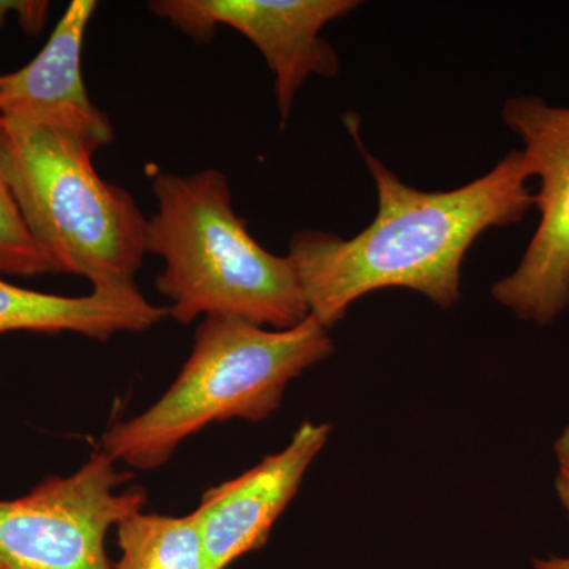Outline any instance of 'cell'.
<instances>
[{"mask_svg":"<svg viewBox=\"0 0 569 569\" xmlns=\"http://www.w3.org/2000/svg\"><path fill=\"white\" fill-rule=\"evenodd\" d=\"M535 569H569V557H550V559H535Z\"/></svg>","mask_w":569,"mask_h":569,"instance_id":"obj_15","label":"cell"},{"mask_svg":"<svg viewBox=\"0 0 569 569\" xmlns=\"http://www.w3.org/2000/svg\"><path fill=\"white\" fill-rule=\"evenodd\" d=\"M0 274H56L54 266L26 227L9 182L0 167Z\"/></svg>","mask_w":569,"mask_h":569,"instance_id":"obj_12","label":"cell"},{"mask_svg":"<svg viewBox=\"0 0 569 569\" xmlns=\"http://www.w3.org/2000/svg\"><path fill=\"white\" fill-rule=\"evenodd\" d=\"M553 451H556L557 462H559L556 489L561 505L567 509L569 518V425L565 427L563 432L557 438Z\"/></svg>","mask_w":569,"mask_h":569,"instance_id":"obj_14","label":"cell"},{"mask_svg":"<svg viewBox=\"0 0 569 569\" xmlns=\"http://www.w3.org/2000/svg\"><path fill=\"white\" fill-rule=\"evenodd\" d=\"M329 436L331 426L302 422L282 451L206 490L193 511L204 569H227L246 553L263 548Z\"/></svg>","mask_w":569,"mask_h":569,"instance_id":"obj_8","label":"cell"},{"mask_svg":"<svg viewBox=\"0 0 569 569\" xmlns=\"http://www.w3.org/2000/svg\"><path fill=\"white\" fill-rule=\"evenodd\" d=\"M121 557L112 569H204L203 546L193 512L138 511L118 523Z\"/></svg>","mask_w":569,"mask_h":569,"instance_id":"obj_11","label":"cell"},{"mask_svg":"<svg viewBox=\"0 0 569 569\" xmlns=\"http://www.w3.org/2000/svg\"><path fill=\"white\" fill-rule=\"evenodd\" d=\"M356 0H157L149 9L197 43H209L219 26L252 41L276 77L280 126L293 111L307 78H335L339 56L320 32L358 9Z\"/></svg>","mask_w":569,"mask_h":569,"instance_id":"obj_7","label":"cell"},{"mask_svg":"<svg viewBox=\"0 0 569 569\" xmlns=\"http://www.w3.org/2000/svg\"><path fill=\"white\" fill-rule=\"evenodd\" d=\"M152 192L157 212L148 220L146 252L163 260L156 284L173 302V320L231 317L290 329L310 316L290 258L258 244L234 211L222 171L162 173Z\"/></svg>","mask_w":569,"mask_h":569,"instance_id":"obj_2","label":"cell"},{"mask_svg":"<svg viewBox=\"0 0 569 569\" xmlns=\"http://www.w3.org/2000/svg\"><path fill=\"white\" fill-rule=\"evenodd\" d=\"M328 331L312 316L290 329L203 318L173 385L148 410L112 425L103 436V451L118 463L156 470L183 440L213 422L264 421L295 378L332 355Z\"/></svg>","mask_w":569,"mask_h":569,"instance_id":"obj_3","label":"cell"},{"mask_svg":"<svg viewBox=\"0 0 569 569\" xmlns=\"http://www.w3.org/2000/svg\"><path fill=\"white\" fill-rule=\"evenodd\" d=\"M501 119L522 141L530 179H538L539 223L518 268L493 283L492 298L522 320L550 326L569 306V107L509 97Z\"/></svg>","mask_w":569,"mask_h":569,"instance_id":"obj_6","label":"cell"},{"mask_svg":"<svg viewBox=\"0 0 569 569\" xmlns=\"http://www.w3.org/2000/svg\"><path fill=\"white\" fill-rule=\"evenodd\" d=\"M358 142L377 187L376 219L355 238L305 230L290 241V258L310 316L331 329L348 307L383 288H407L440 309L460 298V268L479 236L522 222L535 206L522 153L511 151L477 181L447 192H425Z\"/></svg>","mask_w":569,"mask_h":569,"instance_id":"obj_1","label":"cell"},{"mask_svg":"<svg viewBox=\"0 0 569 569\" xmlns=\"http://www.w3.org/2000/svg\"><path fill=\"white\" fill-rule=\"evenodd\" d=\"M168 316L138 288L92 290L91 295L40 293L0 279V335L13 331L62 335L74 332L108 340L121 332L148 331Z\"/></svg>","mask_w":569,"mask_h":569,"instance_id":"obj_10","label":"cell"},{"mask_svg":"<svg viewBox=\"0 0 569 569\" xmlns=\"http://www.w3.org/2000/svg\"><path fill=\"white\" fill-rule=\"evenodd\" d=\"M93 0H71L39 54L28 66L0 73V121L62 130L93 151L114 140L110 119L89 99L81 54Z\"/></svg>","mask_w":569,"mask_h":569,"instance_id":"obj_9","label":"cell"},{"mask_svg":"<svg viewBox=\"0 0 569 569\" xmlns=\"http://www.w3.org/2000/svg\"><path fill=\"white\" fill-rule=\"evenodd\" d=\"M11 14H17L18 24L29 36H39L50 14L47 0H0V28L7 24Z\"/></svg>","mask_w":569,"mask_h":569,"instance_id":"obj_13","label":"cell"},{"mask_svg":"<svg viewBox=\"0 0 569 569\" xmlns=\"http://www.w3.org/2000/svg\"><path fill=\"white\" fill-rule=\"evenodd\" d=\"M93 153L62 130L0 121V167L56 274L84 277L92 290L137 288L148 219L132 194L100 178Z\"/></svg>","mask_w":569,"mask_h":569,"instance_id":"obj_4","label":"cell"},{"mask_svg":"<svg viewBox=\"0 0 569 569\" xmlns=\"http://www.w3.org/2000/svg\"><path fill=\"white\" fill-rule=\"evenodd\" d=\"M132 478L100 448L69 477L0 500V569H112L108 531L148 500L141 488H126Z\"/></svg>","mask_w":569,"mask_h":569,"instance_id":"obj_5","label":"cell"}]
</instances>
